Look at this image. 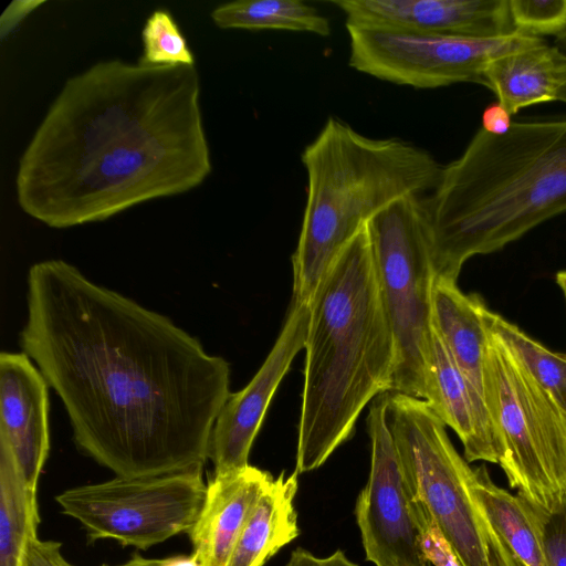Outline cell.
I'll use <instances>...</instances> for the list:
<instances>
[{
  "instance_id": "cell-34",
  "label": "cell",
  "mask_w": 566,
  "mask_h": 566,
  "mask_svg": "<svg viewBox=\"0 0 566 566\" xmlns=\"http://www.w3.org/2000/svg\"><path fill=\"white\" fill-rule=\"evenodd\" d=\"M559 43L563 44V50L566 52V33L558 39Z\"/></svg>"
},
{
  "instance_id": "cell-16",
  "label": "cell",
  "mask_w": 566,
  "mask_h": 566,
  "mask_svg": "<svg viewBox=\"0 0 566 566\" xmlns=\"http://www.w3.org/2000/svg\"><path fill=\"white\" fill-rule=\"evenodd\" d=\"M273 480L270 472L250 464L209 480L200 513L188 532L200 566H227L243 525Z\"/></svg>"
},
{
  "instance_id": "cell-13",
  "label": "cell",
  "mask_w": 566,
  "mask_h": 566,
  "mask_svg": "<svg viewBox=\"0 0 566 566\" xmlns=\"http://www.w3.org/2000/svg\"><path fill=\"white\" fill-rule=\"evenodd\" d=\"M346 22L494 39L515 34L509 0H334Z\"/></svg>"
},
{
  "instance_id": "cell-36",
  "label": "cell",
  "mask_w": 566,
  "mask_h": 566,
  "mask_svg": "<svg viewBox=\"0 0 566 566\" xmlns=\"http://www.w3.org/2000/svg\"><path fill=\"white\" fill-rule=\"evenodd\" d=\"M102 566H108V565H102Z\"/></svg>"
},
{
  "instance_id": "cell-4",
  "label": "cell",
  "mask_w": 566,
  "mask_h": 566,
  "mask_svg": "<svg viewBox=\"0 0 566 566\" xmlns=\"http://www.w3.org/2000/svg\"><path fill=\"white\" fill-rule=\"evenodd\" d=\"M297 474L319 468L354 433L376 396L391 390L396 346L365 224L310 303Z\"/></svg>"
},
{
  "instance_id": "cell-26",
  "label": "cell",
  "mask_w": 566,
  "mask_h": 566,
  "mask_svg": "<svg viewBox=\"0 0 566 566\" xmlns=\"http://www.w3.org/2000/svg\"><path fill=\"white\" fill-rule=\"evenodd\" d=\"M531 505L541 534L545 565L566 566V499L551 511Z\"/></svg>"
},
{
  "instance_id": "cell-15",
  "label": "cell",
  "mask_w": 566,
  "mask_h": 566,
  "mask_svg": "<svg viewBox=\"0 0 566 566\" xmlns=\"http://www.w3.org/2000/svg\"><path fill=\"white\" fill-rule=\"evenodd\" d=\"M461 440L468 462L500 461V447L483 395L459 369L433 326L424 399Z\"/></svg>"
},
{
  "instance_id": "cell-14",
  "label": "cell",
  "mask_w": 566,
  "mask_h": 566,
  "mask_svg": "<svg viewBox=\"0 0 566 566\" xmlns=\"http://www.w3.org/2000/svg\"><path fill=\"white\" fill-rule=\"evenodd\" d=\"M48 382L25 353L0 354V436L27 486L36 491L50 449Z\"/></svg>"
},
{
  "instance_id": "cell-31",
  "label": "cell",
  "mask_w": 566,
  "mask_h": 566,
  "mask_svg": "<svg viewBox=\"0 0 566 566\" xmlns=\"http://www.w3.org/2000/svg\"><path fill=\"white\" fill-rule=\"evenodd\" d=\"M511 115L499 104L488 107L482 117V128L492 134H503L511 127Z\"/></svg>"
},
{
  "instance_id": "cell-33",
  "label": "cell",
  "mask_w": 566,
  "mask_h": 566,
  "mask_svg": "<svg viewBox=\"0 0 566 566\" xmlns=\"http://www.w3.org/2000/svg\"><path fill=\"white\" fill-rule=\"evenodd\" d=\"M556 282H557L558 286L560 287V290L563 291V294L566 300V270L557 273Z\"/></svg>"
},
{
  "instance_id": "cell-2",
  "label": "cell",
  "mask_w": 566,
  "mask_h": 566,
  "mask_svg": "<svg viewBox=\"0 0 566 566\" xmlns=\"http://www.w3.org/2000/svg\"><path fill=\"white\" fill-rule=\"evenodd\" d=\"M211 169L196 66L108 60L66 80L20 156L15 195L64 229L187 192Z\"/></svg>"
},
{
  "instance_id": "cell-3",
  "label": "cell",
  "mask_w": 566,
  "mask_h": 566,
  "mask_svg": "<svg viewBox=\"0 0 566 566\" xmlns=\"http://www.w3.org/2000/svg\"><path fill=\"white\" fill-rule=\"evenodd\" d=\"M420 208L434 277L457 281L468 259L566 212V118L481 127Z\"/></svg>"
},
{
  "instance_id": "cell-25",
  "label": "cell",
  "mask_w": 566,
  "mask_h": 566,
  "mask_svg": "<svg viewBox=\"0 0 566 566\" xmlns=\"http://www.w3.org/2000/svg\"><path fill=\"white\" fill-rule=\"evenodd\" d=\"M516 33L541 38L566 33V0H509Z\"/></svg>"
},
{
  "instance_id": "cell-24",
  "label": "cell",
  "mask_w": 566,
  "mask_h": 566,
  "mask_svg": "<svg viewBox=\"0 0 566 566\" xmlns=\"http://www.w3.org/2000/svg\"><path fill=\"white\" fill-rule=\"evenodd\" d=\"M144 46L138 62L151 66H195V56L167 10H155L142 31Z\"/></svg>"
},
{
  "instance_id": "cell-18",
  "label": "cell",
  "mask_w": 566,
  "mask_h": 566,
  "mask_svg": "<svg viewBox=\"0 0 566 566\" xmlns=\"http://www.w3.org/2000/svg\"><path fill=\"white\" fill-rule=\"evenodd\" d=\"M488 306L478 294H465L457 281L434 277L432 322L459 369L483 395V375L490 340Z\"/></svg>"
},
{
  "instance_id": "cell-35",
  "label": "cell",
  "mask_w": 566,
  "mask_h": 566,
  "mask_svg": "<svg viewBox=\"0 0 566 566\" xmlns=\"http://www.w3.org/2000/svg\"><path fill=\"white\" fill-rule=\"evenodd\" d=\"M559 101L566 102V88H565V90H564V92L560 94Z\"/></svg>"
},
{
  "instance_id": "cell-10",
  "label": "cell",
  "mask_w": 566,
  "mask_h": 566,
  "mask_svg": "<svg viewBox=\"0 0 566 566\" xmlns=\"http://www.w3.org/2000/svg\"><path fill=\"white\" fill-rule=\"evenodd\" d=\"M346 29L350 67L416 88L464 82L485 86V70L493 59L544 41L520 33L472 39L352 22Z\"/></svg>"
},
{
  "instance_id": "cell-5",
  "label": "cell",
  "mask_w": 566,
  "mask_h": 566,
  "mask_svg": "<svg viewBox=\"0 0 566 566\" xmlns=\"http://www.w3.org/2000/svg\"><path fill=\"white\" fill-rule=\"evenodd\" d=\"M307 199L293 266V303L310 304L329 268L384 208L422 197L441 168L427 150L400 138L367 137L328 117L301 156Z\"/></svg>"
},
{
  "instance_id": "cell-9",
  "label": "cell",
  "mask_w": 566,
  "mask_h": 566,
  "mask_svg": "<svg viewBox=\"0 0 566 566\" xmlns=\"http://www.w3.org/2000/svg\"><path fill=\"white\" fill-rule=\"evenodd\" d=\"M202 468L72 488L56 495L62 513L77 520L90 542L114 539L147 549L188 533L203 504Z\"/></svg>"
},
{
  "instance_id": "cell-23",
  "label": "cell",
  "mask_w": 566,
  "mask_h": 566,
  "mask_svg": "<svg viewBox=\"0 0 566 566\" xmlns=\"http://www.w3.org/2000/svg\"><path fill=\"white\" fill-rule=\"evenodd\" d=\"M485 318L490 332L514 354L566 413V355L551 352L489 308Z\"/></svg>"
},
{
  "instance_id": "cell-27",
  "label": "cell",
  "mask_w": 566,
  "mask_h": 566,
  "mask_svg": "<svg viewBox=\"0 0 566 566\" xmlns=\"http://www.w3.org/2000/svg\"><path fill=\"white\" fill-rule=\"evenodd\" d=\"M420 547L431 566H460L449 542L421 503Z\"/></svg>"
},
{
  "instance_id": "cell-11",
  "label": "cell",
  "mask_w": 566,
  "mask_h": 566,
  "mask_svg": "<svg viewBox=\"0 0 566 566\" xmlns=\"http://www.w3.org/2000/svg\"><path fill=\"white\" fill-rule=\"evenodd\" d=\"M370 473L355 515L366 559L376 566H431L420 547V503L405 478L385 417V394L369 408Z\"/></svg>"
},
{
  "instance_id": "cell-29",
  "label": "cell",
  "mask_w": 566,
  "mask_h": 566,
  "mask_svg": "<svg viewBox=\"0 0 566 566\" xmlns=\"http://www.w3.org/2000/svg\"><path fill=\"white\" fill-rule=\"evenodd\" d=\"M286 566H358L349 560L343 551L338 549L328 557H316L302 547L291 553Z\"/></svg>"
},
{
  "instance_id": "cell-8",
  "label": "cell",
  "mask_w": 566,
  "mask_h": 566,
  "mask_svg": "<svg viewBox=\"0 0 566 566\" xmlns=\"http://www.w3.org/2000/svg\"><path fill=\"white\" fill-rule=\"evenodd\" d=\"M420 198L394 201L368 221L367 230L396 346L390 391L424 400L433 336L434 273Z\"/></svg>"
},
{
  "instance_id": "cell-19",
  "label": "cell",
  "mask_w": 566,
  "mask_h": 566,
  "mask_svg": "<svg viewBox=\"0 0 566 566\" xmlns=\"http://www.w3.org/2000/svg\"><path fill=\"white\" fill-rule=\"evenodd\" d=\"M283 471L266 488L243 525L227 566H263L300 534L293 501L298 480Z\"/></svg>"
},
{
  "instance_id": "cell-30",
  "label": "cell",
  "mask_w": 566,
  "mask_h": 566,
  "mask_svg": "<svg viewBox=\"0 0 566 566\" xmlns=\"http://www.w3.org/2000/svg\"><path fill=\"white\" fill-rule=\"evenodd\" d=\"M43 1H13L1 15V36L12 31L24 17Z\"/></svg>"
},
{
  "instance_id": "cell-1",
  "label": "cell",
  "mask_w": 566,
  "mask_h": 566,
  "mask_svg": "<svg viewBox=\"0 0 566 566\" xmlns=\"http://www.w3.org/2000/svg\"><path fill=\"white\" fill-rule=\"evenodd\" d=\"M20 344L62 400L78 449L116 476L203 468L230 367L168 317L63 260L28 273Z\"/></svg>"
},
{
  "instance_id": "cell-6",
  "label": "cell",
  "mask_w": 566,
  "mask_h": 566,
  "mask_svg": "<svg viewBox=\"0 0 566 566\" xmlns=\"http://www.w3.org/2000/svg\"><path fill=\"white\" fill-rule=\"evenodd\" d=\"M386 423L413 496L427 509L460 566H523L472 492L474 470L426 400L385 392Z\"/></svg>"
},
{
  "instance_id": "cell-22",
  "label": "cell",
  "mask_w": 566,
  "mask_h": 566,
  "mask_svg": "<svg viewBox=\"0 0 566 566\" xmlns=\"http://www.w3.org/2000/svg\"><path fill=\"white\" fill-rule=\"evenodd\" d=\"M221 29L286 30L331 34L326 17L301 0H238L218 6L211 12Z\"/></svg>"
},
{
  "instance_id": "cell-32",
  "label": "cell",
  "mask_w": 566,
  "mask_h": 566,
  "mask_svg": "<svg viewBox=\"0 0 566 566\" xmlns=\"http://www.w3.org/2000/svg\"><path fill=\"white\" fill-rule=\"evenodd\" d=\"M118 566H200L193 554L166 558H146L135 554L129 560Z\"/></svg>"
},
{
  "instance_id": "cell-7",
  "label": "cell",
  "mask_w": 566,
  "mask_h": 566,
  "mask_svg": "<svg viewBox=\"0 0 566 566\" xmlns=\"http://www.w3.org/2000/svg\"><path fill=\"white\" fill-rule=\"evenodd\" d=\"M483 398L510 486L553 510L566 499V413L491 332Z\"/></svg>"
},
{
  "instance_id": "cell-28",
  "label": "cell",
  "mask_w": 566,
  "mask_h": 566,
  "mask_svg": "<svg viewBox=\"0 0 566 566\" xmlns=\"http://www.w3.org/2000/svg\"><path fill=\"white\" fill-rule=\"evenodd\" d=\"M61 543L32 537L24 556V566H74L65 559Z\"/></svg>"
},
{
  "instance_id": "cell-20",
  "label": "cell",
  "mask_w": 566,
  "mask_h": 566,
  "mask_svg": "<svg viewBox=\"0 0 566 566\" xmlns=\"http://www.w3.org/2000/svg\"><path fill=\"white\" fill-rule=\"evenodd\" d=\"M472 492L497 535L523 566H546L530 501L497 486L484 465L474 470Z\"/></svg>"
},
{
  "instance_id": "cell-21",
  "label": "cell",
  "mask_w": 566,
  "mask_h": 566,
  "mask_svg": "<svg viewBox=\"0 0 566 566\" xmlns=\"http://www.w3.org/2000/svg\"><path fill=\"white\" fill-rule=\"evenodd\" d=\"M39 522L36 491L27 486L10 444L0 436V566H24Z\"/></svg>"
},
{
  "instance_id": "cell-12",
  "label": "cell",
  "mask_w": 566,
  "mask_h": 566,
  "mask_svg": "<svg viewBox=\"0 0 566 566\" xmlns=\"http://www.w3.org/2000/svg\"><path fill=\"white\" fill-rule=\"evenodd\" d=\"M310 318V304L292 302L283 328L263 365L242 390L228 398L210 440L209 459L214 465V474L249 465V453L268 407L294 357L305 346Z\"/></svg>"
},
{
  "instance_id": "cell-17",
  "label": "cell",
  "mask_w": 566,
  "mask_h": 566,
  "mask_svg": "<svg viewBox=\"0 0 566 566\" xmlns=\"http://www.w3.org/2000/svg\"><path fill=\"white\" fill-rule=\"evenodd\" d=\"M485 86L509 115L557 101L566 88V52L543 41L500 55L485 70Z\"/></svg>"
}]
</instances>
